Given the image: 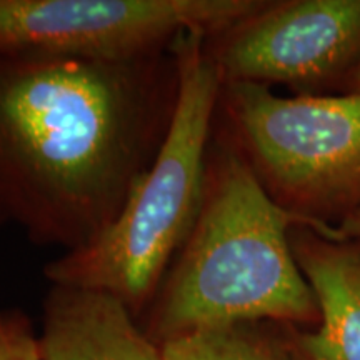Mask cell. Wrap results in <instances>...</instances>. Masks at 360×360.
Segmentation results:
<instances>
[{
    "label": "cell",
    "instance_id": "6da1fadb",
    "mask_svg": "<svg viewBox=\"0 0 360 360\" xmlns=\"http://www.w3.org/2000/svg\"><path fill=\"white\" fill-rule=\"evenodd\" d=\"M174 49L124 62L0 51V227L65 252L122 212L167 137Z\"/></svg>",
    "mask_w": 360,
    "mask_h": 360
},
{
    "label": "cell",
    "instance_id": "7a4b0ae2",
    "mask_svg": "<svg viewBox=\"0 0 360 360\" xmlns=\"http://www.w3.org/2000/svg\"><path fill=\"white\" fill-rule=\"evenodd\" d=\"M295 225L304 224L214 129L199 215L139 321L146 334L162 345L247 322L317 327V302L290 247Z\"/></svg>",
    "mask_w": 360,
    "mask_h": 360
},
{
    "label": "cell",
    "instance_id": "3957f363",
    "mask_svg": "<svg viewBox=\"0 0 360 360\" xmlns=\"http://www.w3.org/2000/svg\"><path fill=\"white\" fill-rule=\"evenodd\" d=\"M205 39L202 32H188L175 40L177 107L154 164L97 240L45 264L44 276L51 285L109 294L137 319L152 302L195 224L204 195L222 89Z\"/></svg>",
    "mask_w": 360,
    "mask_h": 360
},
{
    "label": "cell",
    "instance_id": "277c9868",
    "mask_svg": "<svg viewBox=\"0 0 360 360\" xmlns=\"http://www.w3.org/2000/svg\"><path fill=\"white\" fill-rule=\"evenodd\" d=\"M214 129L304 225L332 236L360 214V92L283 97L222 82Z\"/></svg>",
    "mask_w": 360,
    "mask_h": 360
},
{
    "label": "cell",
    "instance_id": "5b68a950",
    "mask_svg": "<svg viewBox=\"0 0 360 360\" xmlns=\"http://www.w3.org/2000/svg\"><path fill=\"white\" fill-rule=\"evenodd\" d=\"M262 0H0V51L124 62L224 32Z\"/></svg>",
    "mask_w": 360,
    "mask_h": 360
},
{
    "label": "cell",
    "instance_id": "8992f818",
    "mask_svg": "<svg viewBox=\"0 0 360 360\" xmlns=\"http://www.w3.org/2000/svg\"><path fill=\"white\" fill-rule=\"evenodd\" d=\"M222 82L287 87L292 96L344 94L360 65V0H262L205 39Z\"/></svg>",
    "mask_w": 360,
    "mask_h": 360
},
{
    "label": "cell",
    "instance_id": "52a82bcc",
    "mask_svg": "<svg viewBox=\"0 0 360 360\" xmlns=\"http://www.w3.org/2000/svg\"><path fill=\"white\" fill-rule=\"evenodd\" d=\"M290 247L319 310L315 330L300 335L305 357L360 360V242L295 225Z\"/></svg>",
    "mask_w": 360,
    "mask_h": 360
},
{
    "label": "cell",
    "instance_id": "ba28073f",
    "mask_svg": "<svg viewBox=\"0 0 360 360\" xmlns=\"http://www.w3.org/2000/svg\"><path fill=\"white\" fill-rule=\"evenodd\" d=\"M39 339L44 360H164L127 305L80 287H51Z\"/></svg>",
    "mask_w": 360,
    "mask_h": 360
},
{
    "label": "cell",
    "instance_id": "9c48e42d",
    "mask_svg": "<svg viewBox=\"0 0 360 360\" xmlns=\"http://www.w3.org/2000/svg\"><path fill=\"white\" fill-rule=\"evenodd\" d=\"M302 332L278 322H247L192 332L160 345L164 360H307Z\"/></svg>",
    "mask_w": 360,
    "mask_h": 360
},
{
    "label": "cell",
    "instance_id": "30bf717a",
    "mask_svg": "<svg viewBox=\"0 0 360 360\" xmlns=\"http://www.w3.org/2000/svg\"><path fill=\"white\" fill-rule=\"evenodd\" d=\"M0 360H44L39 332L19 309H0Z\"/></svg>",
    "mask_w": 360,
    "mask_h": 360
},
{
    "label": "cell",
    "instance_id": "8fae6325",
    "mask_svg": "<svg viewBox=\"0 0 360 360\" xmlns=\"http://www.w3.org/2000/svg\"><path fill=\"white\" fill-rule=\"evenodd\" d=\"M332 236L342 237V238H354V240L360 242V214L354 215L347 222L342 224Z\"/></svg>",
    "mask_w": 360,
    "mask_h": 360
},
{
    "label": "cell",
    "instance_id": "7c38bea8",
    "mask_svg": "<svg viewBox=\"0 0 360 360\" xmlns=\"http://www.w3.org/2000/svg\"><path fill=\"white\" fill-rule=\"evenodd\" d=\"M360 92V65L355 69V72L350 75L347 85H345L344 94H355Z\"/></svg>",
    "mask_w": 360,
    "mask_h": 360
}]
</instances>
